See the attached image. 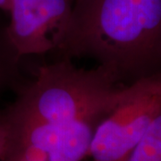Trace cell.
<instances>
[{"instance_id": "1", "label": "cell", "mask_w": 161, "mask_h": 161, "mask_svg": "<svg viewBox=\"0 0 161 161\" xmlns=\"http://www.w3.org/2000/svg\"><path fill=\"white\" fill-rule=\"evenodd\" d=\"M58 49L89 58L118 80L161 56V0H75Z\"/></svg>"}, {"instance_id": "2", "label": "cell", "mask_w": 161, "mask_h": 161, "mask_svg": "<svg viewBox=\"0 0 161 161\" xmlns=\"http://www.w3.org/2000/svg\"><path fill=\"white\" fill-rule=\"evenodd\" d=\"M118 81L102 66L80 69L64 58L40 67L4 115L14 124L102 121L126 92L127 87H119Z\"/></svg>"}, {"instance_id": "3", "label": "cell", "mask_w": 161, "mask_h": 161, "mask_svg": "<svg viewBox=\"0 0 161 161\" xmlns=\"http://www.w3.org/2000/svg\"><path fill=\"white\" fill-rule=\"evenodd\" d=\"M161 111V74L142 77L96 128L92 161H125Z\"/></svg>"}, {"instance_id": "4", "label": "cell", "mask_w": 161, "mask_h": 161, "mask_svg": "<svg viewBox=\"0 0 161 161\" xmlns=\"http://www.w3.org/2000/svg\"><path fill=\"white\" fill-rule=\"evenodd\" d=\"M7 122L13 137L7 161H80L89 154L94 132L101 121L85 119L62 124Z\"/></svg>"}, {"instance_id": "5", "label": "cell", "mask_w": 161, "mask_h": 161, "mask_svg": "<svg viewBox=\"0 0 161 161\" xmlns=\"http://www.w3.org/2000/svg\"><path fill=\"white\" fill-rule=\"evenodd\" d=\"M73 0H11L6 32L18 54L58 49L69 23Z\"/></svg>"}, {"instance_id": "6", "label": "cell", "mask_w": 161, "mask_h": 161, "mask_svg": "<svg viewBox=\"0 0 161 161\" xmlns=\"http://www.w3.org/2000/svg\"><path fill=\"white\" fill-rule=\"evenodd\" d=\"M21 58L7 35L6 26L0 24V94L17 82Z\"/></svg>"}, {"instance_id": "7", "label": "cell", "mask_w": 161, "mask_h": 161, "mask_svg": "<svg viewBox=\"0 0 161 161\" xmlns=\"http://www.w3.org/2000/svg\"><path fill=\"white\" fill-rule=\"evenodd\" d=\"M125 161H161V111Z\"/></svg>"}, {"instance_id": "8", "label": "cell", "mask_w": 161, "mask_h": 161, "mask_svg": "<svg viewBox=\"0 0 161 161\" xmlns=\"http://www.w3.org/2000/svg\"><path fill=\"white\" fill-rule=\"evenodd\" d=\"M12 130L6 117H0V161H7L12 149Z\"/></svg>"}, {"instance_id": "9", "label": "cell", "mask_w": 161, "mask_h": 161, "mask_svg": "<svg viewBox=\"0 0 161 161\" xmlns=\"http://www.w3.org/2000/svg\"><path fill=\"white\" fill-rule=\"evenodd\" d=\"M11 0H0V9L5 12L9 11Z\"/></svg>"}, {"instance_id": "10", "label": "cell", "mask_w": 161, "mask_h": 161, "mask_svg": "<svg viewBox=\"0 0 161 161\" xmlns=\"http://www.w3.org/2000/svg\"><path fill=\"white\" fill-rule=\"evenodd\" d=\"M73 1H75V0H73Z\"/></svg>"}]
</instances>
